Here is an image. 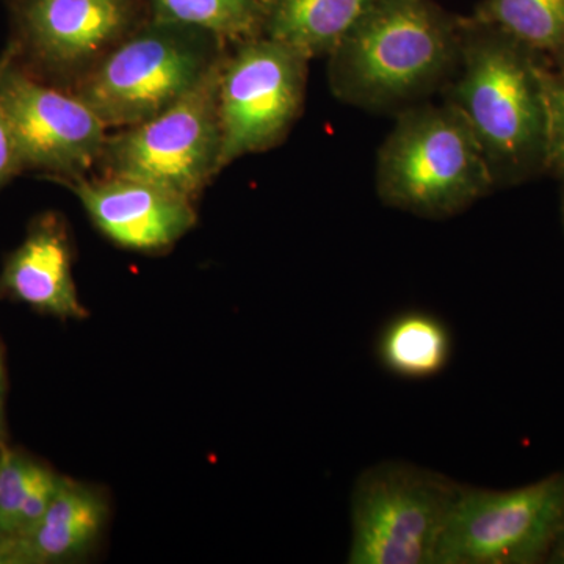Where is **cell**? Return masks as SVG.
I'll return each mask as SVG.
<instances>
[{"label": "cell", "mask_w": 564, "mask_h": 564, "mask_svg": "<svg viewBox=\"0 0 564 564\" xmlns=\"http://www.w3.org/2000/svg\"><path fill=\"white\" fill-rule=\"evenodd\" d=\"M564 519V470L521 488L459 489L436 564L547 563Z\"/></svg>", "instance_id": "cell-8"}, {"label": "cell", "mask_w": 564, "mask_h": 564, "mask_svg": "<svg viewBox=\"0 0 564 564\" xmlns=\"http://www.w3.org/2000/svg\"><path fill=\"white\" fill-rule=\"evenodd\" d=\"M547 65L502 29L464 17L462 66L441 96L469 122L496 191L547 170Z\"/></svg>", "instance_id": "cell-2"}, {"label": "cell", "mask_w": 564, "mask_h": 564, "mask_svg": "<svg viewBox=\"0 0 564 564\" xmlns=\"http://www.w3.org/2000/svg\"><path fill=\"white\" fill-rule=\"evenodd\" d=\"M547 102V170L564 184V70L545 66L543 73Z\"/></svg>", "instance_id": "cell-19"}, {"label": "cell", "mask_w": 564, "mask_h": 564, "mask_svg": "<svg viewBox=\"0 0 564 564\" xmlns=\"http://www.w3.org/2000/svg\"><path fill=\"white\" fill-rule=\"evenodd\" d=\"M562 214H563V223H564V184H563V198H562Z\"/></svg>", "instance_id": "cell-25"}, {"label": "cell", "mask_w": 564, "mask_h": 564, "mask_svg": "<svg viewBox=\"0 0 564 564\" xmlns=\"http://www.w3.org/2000/svg\"><path fill=\"white\" fill-rule=\"evenodd\" d=\"M61 184L79 198L96 229L124 250H169L198 221L195 202L150 182L101 174Z\"/></svg>", "instance_id": "cell-11"}, {"label": "cell", "mask_w": 564, "mask_h": 564, "mask_svg": "<svg viewBox=\"0 0 564 564\" xmlns=\"http://www.w3.org/2000/svg\"><path fill=\"white\" fill-rule=\"evenodd\" d=\"M470 17L502 29L564 70V0H481Z\"/></svg>", "instance_id": "cell-16"}, {"label": "cell", "mask_w": 564, "mask_h": 564, "mask_svg": "<svg viewBox=\"0 0 564 564\" xmlns=\"http://www.w3.org/2000/svg\"><path fill=\"white\" fill-rule=\"evenodd\" d=\"M395 118L375 170L386 206L443 220L496 191L480 144L455 106L426 101Z\"/></svg>", "instance_id": "cell-3"}, {"label": "cell", "mask_w": 564, "mask_h": 564, "mask_svg": "<svg viewBox=\"0 0 564 564\" xmlns=\"http://www.w3.org/2000/svg\"><path fill=\"white\" fill-rule=\"evenodd\" d=\"M223 61L195 90L162 113L109 133L96 166L102 176L150 182L196 203L221 173Z\"/></svg>", "instance_id": "cell-5"}, {"label": "cell", "mask_w": 564, "mask_h": 564, "mask_svg": "<svg viewBox=\"0 0 564 564\" xmlns=\"http://www.w3.org/2000/svg\"><path fill=\"white\" fill-rule=\"evenodd\" d=\"M109 516L102 494L91 486L61 477L54 499L24 540L32 564L74 562L101 536Z\"/></svg>", "instance_id": "cell-13"}, {"label": "cell", "mask_w": 564, "mask_h": 564, "mask_svg": "<svg viewBox=\"0 0 564 564\" xmlns=\"http://www.w3.org/2000/svg\"><path fill=\"white\" fill-rule=\"evenodd\" d=\"M6 445V426L0 425V447Z\"/></svg>", "instance_id": "cell-24"}, {"label": "cell", "mask_w": 564, "mask_h": 564, "mask_svg": "<svg viewBox=\"0 0 564 564\" xmlns=\"http://www.w3.org/2000/svg\"><path fill=\"white\" fill-rule=\"evenodd\" d=\"M61 477L62 475L55 474L43 463L36 462L31 486H29L28 496L22 505L17 536H25L39 524L54 499Z\"/></svg>", "instance_id": "cell-20"}, {"label": "cell", "mask_w": 564, "mask_h": 564, "mask_svg": "<svg viewBox=\"0 0 564 564\" xmlns=\"http://www.w3.org/2000/svg\"><path fill=\"white\" fill-rule=\"evenodd\" d=\"M462 485L433 470L383 463L366 470L351 497V564H436Z\"/></svg>", "instance_id": "cell-6"}, {"label": "cell", "mask_w": 564, "mask_h": 564, "mask_svg": "<svg viewBox=\"0 0 564 564\" xmlns=\"http://www.w3.org/2000/svg\"><path fill=\"white\" fill-rule=\"evenodd\" d=\"M148 18V0H18L11 41L29 73L73 90Z\"/></svg>", "instance_id": "cell-10"}, {"label": "cell", "mask_w": 564, "mask_h": 564, "mask_svg": "<svg viewBox=\"0 0 564 564\" xmlns=\"http://www.w3.org/2000/svg\"><path fill=\"white\" fill-rule=\"evenodd\" d=\"M152 20L214 33L228 44L262 35L261 0H148Z\"/></svg>", "instance_id": "cell-17"}, {"label": "cell", "mask_w": 564, "mask_h": 564, "mask_svg": "<svg viewBox=\"0 0 564 564\" xmlns=\"http://www.w3.org/2000/svg\"><path fill=\"white\" fill-rule=\"evenodd\" d=\"M6 362H3V351L0 347V425L6 426L3 422V403H6Z\"/></svg>", "instance_id": "cell-23"}, {"label": "cell", "mask_w": 564, "mask_h": 564, "mask_svg": "<svg viewBox=\"0 0 564 564\" xmlns=\"http://www.w3.org/2000/svg\"><path fill=\"white\" fill-rule=\"evenodd\" d=\"M9 58L0 74V102L9 120L22 170L58 182L87 176L98 166L109 128L77 93L39 79Z\"/></svg>", "instance_id": "cell-9"}, {"label": "cell", "mask_w": 564, "mask_h": 564, "mask_svg": "<svg viewBox=\"0 0 564 564\" xmlns=\"http://www.w3.org/2000/svg\"><path fill=\"white\" fill-rule=\"evenodd\" d=\"M463 24L436 0H377L326 58L329 90L393 117L430 101L462 66Z\"/></svg>", "instance_id": "cell-1"}, {"label": "cell", "mask_w": 564, "mask_h": 564, "mask_svg": "<svg viewBox=\"0 0 564 564\" xmlns=\"http://www.w3.org/2000/svg\"><path fill=\"white\" fill-rule=\"evenodd\" d=\"M452 337L440 318L410 311L392 318L378 339V358L389 372L423 380L451 361Z\"/></svg>", "instance_id": "cell-15"}, {"label": "cell", "mask_w": 564, "mask_h": 564, "mask_svg": "<svg viewBox=\"0 0 564 564\" xmlns=\"http://www.w3.org/2000/svg\"><path fill=\"white\" fill-rule=\"evenodd\" d=\"M262 35L304 57L328 58L377 0H261Z\"/></svg>", "instance_id": "cell-14"}, {"label": "cell", "mask_w": 564, "mask_h": 564, "mask_svg": "<svg viewBox=\"0 0 564 564\" xmlns=\"http://www.w3.org/2000/svg\"><path fill=\"white\" fill-rule=\"evenodd\" d=\"M229 44L191 25L148 18L73 88L109 131L154 118L195 90Z\"/></svg>", "instance_id": "cell-4"}, {"label": "cell", "mask_w": 564, "mask_h": 564, "mask_svg": "<svg viewBox=\"0 0 564 564\" xmlns=\"http://www.w3.org/2000/svg\"><path fill=\"white\" fill-rule=\"evenodd\" d=\"M310 63L269 36L229 44L218 84L221 172L284 143L303 113Z\"/></svg>", "instance_id": "cell-7"}, {"label": "cell", "mask_w": 564, "mask_h": 564, "mask_svg": "<svg viewBox=\"0 0 564 564\" xmlns=\"http://www.w3.org/2000/svg\"><path fill=\"white\" fill-rule=\"evenodd\" d=\"M0 296L61 321L88 317L74 282L73 243L62 215L46 212L31 223L25 239L3 262Z\"/></svg>", "instance_id": "cell-12"}, {"label": "cell", "mask_w": 564, "mask_h": 564, "mask_svg": "<svg viewBox=\"0 0 564 564\" xmlns=\"http://www.w3.org/2000/svg\"><path fill=\"white\" fill-rule=\"evenodd\" d=\"M36 459L0 447V538H14Z\"/></svg>", "instance_id": "cell-18"}, {"label": "cell", "mask_w": 564, "mask_h": 564, "mask_svg": "<svg viewBox=\"0 0 564 564\" xmlns=\"http://www.w3.org/2000/svg\"><path fill=\"white\" fill-rule=\"evenodd\" d=\"M9 46L0 54V74L9 58ZM24 172L20 154H18L17 143H14L13 133H11L9 120L0 102V191L9 185L18 174Z\"/></svg>", "instance_id": "cell-21"}, {"label": "cell", "mask_w": 564, "mask_h": 564, "mask_svg": "<svg viewBox=\"0 0 564 564\" xmlns=\"http://www.w3.org/2000/svg\"><path fill=\"white\" fill-rule=\"evenodd\" d=\"M547 563L564 564V519L562 525H560L558 533H556L554 544H552Z\"/></svg>", "instance_id": "cell-22"}]
</instances>
